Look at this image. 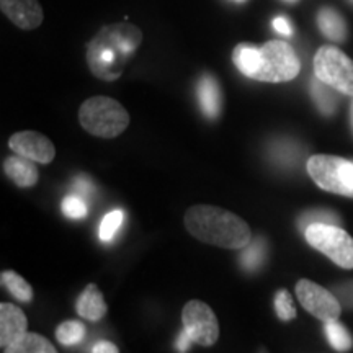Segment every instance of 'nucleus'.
Segmentation results:
<instances>
[{
	"label": "nucleus",
	"instance_id": "obj_16",
	"mask_svg": "<svg viewBox=\"0 0 353 353\" xmlns=\"http://www.w3.org/2000/svg\"><path fill=\"white\" fill-rule=\"evenodd\" d=\"M77 312L83 319L97 322L107 314V303H105L103 294L97 285H88L77 299Z\"/></svg>",
	"mask_w": 353,
	"mask_h": 353
},
{
	"label": "nucleus",
	"instance_id": "obj_7",
	"mask_svg": "<svg viewBox=\"0 0 353 353\" xmlns=\"http://www.w3.org/2000/svg\"><path fill=\"white\" fill-rule=\"evenodd\" d=\"M314 74L341 94L353 97V61L339 48H319L314 56Z\"/></svg>",
	"mask_w": 353,
	"mask_h": 353
},
{
	"label": "nucleus",
	"instance_id": "obj_6",
	"mask_svg": "<svg viewBox=\"0 0 353 353\" xmlns=\"http://www.w3.org/2000/svg\"><path fill=\"white\" fill-rule=\"evenodd\" d=\"M306 242L339 267L353 268V237L332 224H312L304 231Z\"/></svg>",
	"mask_w": 353,
	"mask_h": 353
},
{
	"label": "nucleus",
	"instance_id": "obj_15",
	"mask_svg": "<svg viewBox=\"0 0 353 353\" xmlns=\"http://www.w3.org/2000/svg\"><path fill=\"white\" fill-rule=\"evenodd\" d=\"M3 172L20 188H30L38 182V169L33 161L23 156H12L3 161Z\"/></svg>",
	"mask_w": 353,
	"mask_h": 353
},
{
	"label": "nucleus",
	"instance_id": "obj_25",
	"mask_svg": "<svg viewBox=\"0 0 353 353\" xmlns=\"http://www.w3.org/2000/svg\"><path fill=\"white\" fill-rule=\"evenodd\" d=\"M341 221H342L341 216L332 210L312 208V210L304 211V213L298 218L296 224L299 231L304 232L309 226H312V224H332V226H339Z\"/></svg>",
	"mask_w": 353,
	"mask_h": 353
},
{
	"label": "nucleus",
	"instance_id": "obj_18",
	"mask_svg": "<svg viewBox=\"0 0 353 353\" xmlns=\"http://www.w3.org/2000/svg\"><path fill=\"white\" fill-rule=\"evenodd\" d=\"M317 23H319L321 33L324 34L325 38L332 39V41H345L347 38V25L341 13L335 12L334 8H322L317 15Z\"/></svg>",
	"mask_w": 353,
	"mask_h": 353
},
{
	"label": "nucleus",
	"instance_id": "obj_28",
	"mask_svg": "<svg viewBox=\"0 0 353 353\" xmlns=\"http://www.w3.org/2000/svg\"><path fill=\"white\" fill-rule=\"evenodd\" d=\"M72 193L74 195L82 196L85 201H90L94 200L97 187L88 175H76L72 180Z\"/></svg>",
	"mask_w": 353,
	"mask_h": 353
},
{
	"label": "nucleus",
	"instance_id": "obj_29",
	"mask_svg": "<svg viewBox=\"0 0 353 353\" xmlns=\"http://www.w3.org/2000/svg\"><path fill=\"white\" fill-rule=\"evenodd\" d=\"M334 294L337 296L339 301L343 307L353 311V280L342 281L334 286Z\"/></svg>",
	"mask_w": 353,
	"mask_h": 353
},
{
	"label": "nucleus",
	"instance_id": "obj_5",
	"mask_svg": "<svg viewBox=\"0 0 353 353\" xmlns=\"http://www.w3.org/2000/svg\"><path fill=\"white\" fill-rule=\"evenodd\" d=\"M306 169L319 188L334 195L353 198V161L317 154L307 159Z\"/></svg>",
	"mask_w": 353,
	"mask_h": 353
},
{
	"label": "nucleus",
	"instance_id": "obj_14",
	"mask_svg": "<svg viewBox=\"0 0 353 353\" xmlns=\"http://www.w3.org/2000/svg\"><path fill=\"white\" fill-rule=\"evenodd\" d=\"M198 101L203 114L208 120H216L219 117L223 97H221L219 83L213 76L205 74L198 82Z\"/></svg>",
	"mask_w": 353,
	"mask_h": 353
},
{
	"label": "nucleus",
	"instance_id": "obj_24",
	"mask_svg": "<svg viewBox=\"0 0 353 353\" xmlns=\"http://www.w3.org/2000/svg\"><path fill=\"white\" fill-rule=\"evenodd\" d=\"M87 329L82 322L79 321H65L57 325L56 339L64 347H76L85 341Z\"/></svg>",
	"mask_w": 353,
	"mask_h": 353
},
{
	"label": "nucleus",
	"instance_id": "obj_13",
	"mask_svg": "<svg viewBox=\"0 0 353 353\" xmlns=\"http://www.w3.org/2000/svg\"><path fill=\"white\" fill-rule=\"evenodd\" d=\"M268 162L280 172L291 174L298 169L303 157V148L294 139L280 138L272 141L267 148Z\"/></svg>",
	"mask_w": 353,
	"mask_h": 353
},
{
	"label": "nucleus",
	"instance_id": "obj_10",
	"mask_svg": "<svg viewBox=\"0 0 353 353\" xmlns=\"http://www.w3.org/2000/svg\"><path fill=\"white\" fill-rule=\"evenodd\" d=\"M13 152L39 164H50L56 156V148L46 136L37 131L15 132L8 141Z\"/></svg>",
	"mask_w": 353,
	"mask_h": 353
},
{
	"label": "nucleus",
	"instance_id": "obj_8",
	"mask_svg": "<svg viewBox=\"0 0 353 353\" xmlns=\"http://www.w3.org/2000/svg\"><path fill=\"white\" fill-rule=\"evenodd\" d=\"M183 329L192 341L203 347H211L219 339V322L208 304L193 299L185 304L182 311Z\"/></svg>",
	"mask_w": 353,
	"mask_h": 353
},
{
	"label": "nucleus",
	"instance_id": "obj_30",
	"mask_svg": "<svg viewBox=\"0 0 353 353\" xmlns=\"http://www.w3.org/2000/svg\"><path fill=\"white\" fill-rule=\"evenodd\" d=\"M192 343H195L192 341V337L187 334V330H180L179 335L175 339V350L179 353H187L190 348H192Z\"/></svg>",
	"mask_w": 353,
	"mask_h": 353
},
{
	"label": "nucleus",
	"instance_id": "obj_20",
	"mask_svg": "<svg viewBox=\"0 0 353 353\" xmlns=\"http://www.w3.org/2000/svg\"><path fill=\"white\" fill-rule=\"evenodd\" d=\"M3 350H6L3 353H57L54 345L48 339L33 332H26L23 337Z\"/></svg>",
	"mask_w": 353,
	"mask_h": 353
},
{
	"label": "nucleus",
	"instance_id": "obj_19",
	"mask_svg": "<svg viewBox=\"0 0 353 353\" xmlns=\"http://www.w3.org/2000/svg\"><path fill=\"white\" fill-rule=\"evenodd\" d=\"M335 88H332L327 83H324L319 79H312L311 82V97L314 100L316 107L324 117H330L335 113L339 105L337 94H335Z\"/></svg>",
	"mask_w": 353,
	"mask_h": 353
},
{
	"label": "nucleus",
	"instance_id": "obj_21",
	"mask_svg": "<svg viewBox=\"0 0 353 353\" xmlns=\"http://www.w3.org/2000/svg\"><path fill=\"white\" fill-rule=\"evenodd\" d=\"M324 334L327 337L330 347L334 350L345 353L353 348V339L345 325H342L339 321L324 322Z\"/></svg>",
	"mask_w": 353,
	"mask_h": 353
},
{
	"label": "nucleus",
	"instance_id": "obj_4",
	"mask_svg": "<svg viewBox=\"0 0 353 353\" xmlns=\"http://www.w3.org/2000/svg\"><path fill=\"white\" fill-rule=\"evenodd\" d=\"M79 121L83 130L97 138L112 139L130 125V113L120 101L110 97H92L79 110Z\"/></svg>",
	"mask_w": 353,
	"mask_h": 353
},
{
	"label": "nucleus",
	"instance_id": "obj_32",
	"mask_svg": "<svg viewBox=\"0 0 353 353\" xmlns=\"http://www.w3.org/2000/svg\"><path fill=\"white\" fill-rule=\"evenodd\" d=\"M92 353H120V352H118V347L114 345V343L108 341H100L95 343Z\"/></svg>",
	"mask_w": 353,
	"mask_h": 353
},
{
	"label": "nucleus",
	"instance_id": "obj_35",
	"mask_svg": "<svg viewBox=\"0 0 353 353\" xmlns=\"http://www.w3.org/2000/svg\"><path fill=\"white\" fill-rule=\"evenodd\" d=\"M236 2H244V0H236Z\"/></svg>",
	"mask_w": 353,
	"mask_h": 353
},
{
	"label": "nucleus",
	"instance_id": "obj_12",
	"mask_svg": "<svg viewBox=\"0 0 353 353\" xmlns=\"http://www.w3.org/2000/svg\"><path fill=\"white\" fill-rule=\"evenodd\" d=\"M28 327L25 312L19 306L10 303L0 304V345L10 347L19 339L23 337Z\"/></svg>",
	"mask_w": 353,
	"mask_h": 353
},
{
	"label": "nucleus",
	"instance_id": "obj_36",
	"mask_svg": "<svg viewBox=\"0 0 353 353\" xmlns=\"http://www.w3.org/2000/svg\"><path fill=\"white\" fill-rule=\"evenodd\" d=\"M350 2H352V3H353V0H350Z\"/></svg>",
	"mask_w": 353,
	"mask_h": 353
},
{
	"label": "nucleus",
	"instance_id": "obj_1",
	"mask_svg": "<svg viewBox=\"0 0 353 353\" xmlns=\"http://www.w3.org/2000/svg\"><path fill=\"white\" fill-rule=\"evenodd\" d=\"M143 33L131 23H114L101 28L87 46V64L101 81H117L128 59L138 51Z\"/></svg>",
	"mask_w": 353,
	"mask_h": 353
},
{
	"label": "nucleus",
	"instance_id": "obj_9",
	"mask_svg": "<svg viewBox=\"0 0 353 353\" xmlns=\"http://www.w3.org/2000/svg\"><path fill=\"white\" fill-rule=\"evenodd\" d=\"M296 296L309 314L322 322L337 321L341 317L342 304L337 296L314 281L299 280L296 283Z\"/></svg>",
	"mask_w": 353,
	"mask_h": 353
},
{
	"label": "nucleus",
	"instance_id": "obj_2",
	"mask_svg": "<svg viewBox=\"0 0 353 353\" xmlns=\"http://www.w3.org/2000/svg\"><path fill=\"white\" fill-rule=\"evenodd\" d=\"M232 63L245 77L259 82H290L301 70L296 51L286 41H268L262 48L237 44Z\"/></svg>",
	"mask_w": 353,
	"mask_h": 353
},
{
	"label": "nucleus",
	"instance_id": "obj_33",
	"mask_svg": "<svg viewBox=\"0 0 353 353\" xmlns=\"http://www.w3.org/2000/svg\"><path fill=\"white\" fill-rule=\"evenodd\" d=\"M350 118H352V126H353V100H352V107H350Z\"/></svg>",
	"mask_w": 353,
	"mask_h": 353
},
{
	"label": "nucleus",
	"instance_id": "obj_34",
	"mask_svg": "<svg viewBox=\"0 0 353 353\" xmlns=\"http://www.w3.org/2000/svg\"><path fill=\"white\" fill-rule=\"evenodd\" d=\"M259 353H268V352H265V350H260Z\"/></svg>",
	"mask_w": 353,
	"mask_h": 353
},
{
	"label": "nucleus",
	"instance_id": "obj_17",
	"mask_svg": "<svg viewBox=\"0 0 353 353\" xmlns=\"http://www.w3.org/2000/svg\"><path fill=\"white\" fill-rule=\"evenodd\" d=\"M268 260V242L265 237H255L249 245L244 247L239 255L241 268L247 273H257L262 270Z\"/></svg>",
	"mask_w": 353,
	"mask_h": 353
},
{
	"label": "nucleus",
	"instance_id": "obj_27",
	"mask_svg": "<svg viewBox=\"0 0 353 353\" xmlns=\"http://www.w3.org/2000/svg\"><path fill=\"white\" fill-rule=\"evenodd\" d=\"M275 312L278 319L283 322H290L296 317V307H294L293 298L291 294L283 290H278L275 294Z\"/></svg>",
	"mask_w": 353,
	"mask_h": 353
},
{
	"label": "nucleus",
	"instance_id": "obj_22",
	"mask_svg": "<svg viewBox=\"0 0 353 353\" xmlns=\"http://www.w3.org/2000/svg\"><path fill=\"white\" fill-rule=\"evenodd\" d=\"M126 214L123 210H112L103 216L100 221L99 228V239L105 244H110L117 239V236L120 234L123 224H125Z\"/></svg>",
	"mask_w": 353,
	"mask_h": 353
},
{
	"label": "nucleus",
	"instance_id": "obj_23",
	"mask_svg": "<svg viewBox=\"0 0 353 353\" xmlns=\"http://www.w3.org/2000/svg\"><path fill=\"white\" fill-rule=\"evenodd\" d=\"M2 286L10 291L13 298L19 299L20 303L30 304L33 301V288L21 278L19 273L12 270L2 272Z\"/></svg>",
	"mask_w": 353,
	"mask_h": 353
},
{
	"label": "nucleus",
	"instance_id": "obj_11",
	"mask_svg": "<svg viewBox=\"0 0 353 353\" xmlns=\"http://www.w3.org/2000/svg\"><path fill=\"white\" fill-rule=\"evenodd\" d=\"M3 15L21 30H34L43 23L44 13L38 0H0Z\"/></svg>",
	"mask_w": 353,
	"mask_h": 353
},
{
	"label": "nucleus",
	"instance_id": "obj_31",
	"mask_svg": "<svg viewBox=\"0 0 353 353\" xmlns=\"http://www.w3.org/2000/svg\"><path fill=\"white\" fill-rule=\"evenodd\" d=\"M273 28H275L280 34H283V37H291V34H293V28H291L290 21L286 20L285 17H276V19H273Z\"/></svg>",
	"mask_w": 353,
	"mask_h": 353
},
{
	"label": "nucleus",
	"instance_id": "obj_3",
	"mask_svg": "<svg viewBox=\"0 0 353 353\" xmlns=\"http://www.w3.org/2000/svg\"><path fill=\"white\" fill-rule=\"evenodd\" d=\"M185 228L198 241L223 249H244L252 241L249 224L237 214L218 206H192L185 213Z\"/></svg>",
	"mask_w": 353,
	"mask_h": 353
},
{
	"label": "nucleus",
	"instance_id": "obj_26",
	"mask_svg": "<svg viewBox=\"0 0 353 353\" xmlns=\"http://www.w3.org/2000/svg\"><path fill=\"white\" fill-rule=\"evenodd\" d=\"M61 210H63V214L69 219H83L88 214V205L87 201L83 200L82 196L74 195L70 193L61 203Z\"/></svg>",
	"mask_w": 353,
	"mask_h": 353
}]
</instances>
